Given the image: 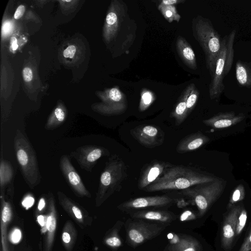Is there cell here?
I'll use <instances>...</instances> for the list:
<instances>
[{
    "instance_id": "obj_1",
    "label": "cell",
    "mask_w": 251,
    "mask_h": 251,
    "mask_svg": "<svg viewBox=\"0 0 251 251\" xmlns=\"http://www.w3.org/2000/svg\"><path fill=\"white\" fill-rule=\"evenodd\" d=\"M215 178L184 166H172L162 176L144 190L147 192L182 190L197 184L211 182Z\"/></svg>"
},
{
    "instance_id": "obj_2",
    "label": "cell",
    "mask_w": 251,
    "mask_h": 251,
    "mask_svg": "<svg viewBox=\"0 0 251 251\" xmlns=\"http://www.w3.org/2000/svg\"><path fill=\"white\" fill-rule=\"evenodd\" d=\"M192 28L193 36L203 50L206 67L212 76L221 49L222 39L209 19L201 15L193 19Z\"/></svg>"
},
{
    "instance_id": "obj_3",
    "label": "cell",
    "mask_w": 251,
    "mask_h": 251,
    "mask_svg": "<svg viewBox=\"0 0 251 251\" xmlns=\"http://www.w3.org/2000/svg\"><path fill=\"white\" fill-rule=\"evenodd\" d=\"M14 148L24 178L30 188H34L41 179L36 153L25 134L19 129L14 137Z\"/></svg>"
},
{
    "instance_id": "obj_4",
    "label": "cell",
    "mask_w": 251,
    "mask_h": 251,
    "mask_svg": "<svg viewBox=\"0 0 251 251\" xmlns=\"http://www.w3.org/2000/svg\"><path fill=\"white\" fill-rule=\"evenodd\" d=\"M226 184V181L224 180L216 178L211 182L197 184L182 190L181 193L190 198L197 206L198 216L201 217L221 195Z\"/></svg>"
},
{
    "instance_id": "obj_5",
    "label": "cell",
    "mask_w": 251,
    "mask_h": 251,
    "mask_svg": "<svg viewBox=\"0 0 251 251\" xmlns=\"http://www.w3.org/2000/svg\"><path fill=\"white\" fill-rule=\"evenodd\" d=\"M126 169L124 162L116 156L111 157L106 162L101 174L97 198L102 201L119 191L126 178Z\"/></svg>"
},
{
    "instance_id": "obj_6",
    "label": "cell",
    "mask_w": 251,
    "mask_h": 251,
    "mask_svg": "<svg viewBox=\"0 0 251 251\" xmlns=\"http://www.w3.org/2000/svg\"><path fill=\"white\" fill-rule=\"evenodd\" d=\"M170 224L128 219L124 225L126 242L129 246L135 248L159 235Z\"/></svg>"
},
{
    "instance_id": "obj_7",
    "label": "cell",
    "mask_w": 251,
    "mask_h": 251,
    "mask_svg": "<svg viewBox=\"0 0 251 251\" xmlns=\"http://www.w3.org/2000/svg\"><path fill=\"white\" fill-rule=\"evenodd\" d=\"M227 60L226 35L222 39V47L216 62L214 72L211 76L209 93L211 100L219 98L224 89L223 79Z\"/></svg>"
},
{
    "instance_id": "obj_8",
    "label": "cell",
    "mask_w": 251,
    "mask_h": 251,
    "mask_svg": "<svg viewBox=\"0 0 251 251\" xmlns=\"http://www.w3.org/2000/svg\"><path fill=\"white\" fill-rule=\"evenodd\" d=\"M108 154V150L102 147L85 145L77 148L70 155L76 160L81 169L91 172L98 160Z\"/></svg>"
},
{
    "instance_id": "obj_9",
    "label": "cell",
    "mask_w": 251,
    "mask_h": 251,
    "mask_svg": "<svg viewBox=\"0 0 251 251\" xmlns=\"http://www.w3.org/2000/svg\"><path fill=\"white\" fill-rule=\"evenodd\" d=\"M131 135L142 146L153 148L161 145L164 133L158 127L150 125H141L130 130Z\"/></svg>"
},
{
    "instance_id": "obj_10",
    "label": "cell",
    "mask_w": 251,
    "mask_h": 251,
    "mask_svg": "<svg viewBox=\"0 0 251 251\" xmlns=\"http://www.w3.org/2000/svg\"><path fill=\"white\" fill-rule=\"evenodd\" d=\"M59 167L66 182L75 193L81 196H90L89 192L68 156L64 155L61 156Z\"/></svg>"
},
{
    "instance_id": "obj_11",
    "label": "cell",
    "mask_w": 251,
    "mask_h": 251,
    "mask_svg": "<svg viewBox=\"0 0 251 251\" xmlns=\"http://www.w3.org/2000/svg\"><path fill=\"white\" fill-rule=\"evenodd\" d=\"M105 100L108 104L98 108V111L101 114L106 115L121 114L127 108L126 97L118 87L110 89Z\"/></svg>"
},
{
    "instance_id": "obj_12",
    "label": "cell",
    "mask_w": 251,
    "mask_h": 251,
    "mask_svg": "<svg viewBox=\"0 0 251 251\" xmlns=\"http://www.w3.org/2000/svg\"><path fill=\"white\" fill-rule=\"evenodd\" d=\"M174 201L173 199L166 195L139 197L122 203L118 208L122 211H127L150 207H163Z\"/></svg>"
},
{
    "instance_id": "obj_13",
    "label": "cell",
    "mask_w": 251,
    "mask_h": 251,
    "mask_svg": "<svg viewBox=\"0 0 251 251\" xmlns=\"http://www.w3.org/2000/svg\"><path fill=\"white\" fill-rule=\"evenodd\" d=\"M167 237L169 243L164 251H202L199 241L192 236L170 233Z\"/></svg>"
},
{
    "instance_id": "obj_14",
    "label": "cell",
    "mask_w": 251,
    "mask_h": 251,
    "mask_svg": "<svg viewBox=\"0 0 251 251\" xmlns=\"http://www.w3.org/2000/svg\"><path fill=\"white\" fill-rule=\"evenodd\" d=\"M241 208L240 205L232 207L225 219L222 226V246L226 250L230 248L234 240L237 221Z\"/></svg>"
},
{
    "instance_id": "obj_15",
    "label": "cell",
    "mask_w": 251,
    "mask_h": 251,
    "mask_svg": "<svg viewBox=\"0 0 251 251\" xmlns=\"http://www.w3.org/2000/svg\"><path fill=\"white\" fill-rule=\"evenodd\" d=\"M171 166L172 165L168 162L157 160L152 162L141 174L138 183V188L142 190L147 187Z\"/></svg>"
},
{
    "instance_id": "obj_16",
    "label": "cell",
    "mask_w": 251,
    "mask_h": 251,
    "mask_svg": "<svg viewBox=\"0 0 251 251\" xmlns=\"http://www.w3.org/2000/svg\"><path fill=\"white\" fill-rule=\"evenodd\" d=\"M128 214L132 219L153 221L167 224H170L177 218L175 214L165 210H140L130 211Z\"/></svg>"
},
{
    "instance_id": "obj_17",
    "label": "cell",
    "mask_w": 251,
    "mask_h": 251,
    "mask_svg": "<svg viewBox=\"0 0 251 251\" xmlns=\"http://www.w3.org/2000/svg\"><path fill=\"white\" fill-rule=\"evenodd\" d=\"M245 118L244 114H236L234 112L219 113L213 117L203 121V123L216 129L224 128L235 125Z\"/></svg>"
},
{
    "instance_id": "obj_18",
    "label": "cell",
    "mask_w": 251,
    "mask_h": 251,
    "mask_svg": "<svg viewBox=\"0 0 251 251\" xmlns=\"http://www.w3.org/2000/svg\"><path fill=\"white\" fill-rule=\"evenodd\" d=\"M209 137L201 132L191 134L183 138L178 144L176 150L178 153L195 151L208 143Z\"/></svg>"
},
{
    "instance_id": "obj_19",
    "label": "cell",
    "mask_w": 251,
    "mask_h": 251,
    "mask_svg": "<svg viewBox=\"0 0 251 251\" xmlns=\"http://www.w3.org/2000/svg\"><path fill=\"white\" fill-rule=\"evenodd\" d=\"M176 49L179 56L184 64L192 70H196L197 64L195 52L184 37L181 36L177 37Z\"/></svg>"
},
{
    "instance_id": "obj_20",
    "label": "cell",
    "mask_w": 251,
    "mask_h": 251,
    "mask_svg": "<svg viewBox=\"0 0 251 251\" xmlns=\"http://www.w3.org/2000/svg\"><path fill=\"white\" fill-rule=\"evenodd\" d=\"M186 97L187 90L185 89L170 115V117L175 119L176 124L177 126L181 124L187 117Z\"/></svg>"
},
{
    "instance_id": "obj_21",
    "label": "cell",
    "mask_w": 251,
    "mask_h": 251,
    "mask_svg": "<svg viewBox=\"0 0 251 251\" xmlns=\"http://www.w3.org/2000/svg\"><path fill=\"white\" fill-rule=\"evenodd\" d=\"M236 77L241 86L251 87V69L246 63L240 60L236 64Z\"/></svg>"
},
{
    "instance_id": "obj_22",
    "label": "cell",
    "mask_w": 251,
    "mask_h": 251,
    "mask_svg": "<svg viewBox=\"0 0 251 251\" xmlns=\"http://www.w3.org/2000/svg\"><path fill=\"white\" fill-rule=\"evenodd\" d=\"M66 118L67 113L65 109L61 106H58L48 118L45 128L48 130L54 129L62 125Z\"/></svg>"
},
{
    "instance_id": "obj_23",
    "label": "cell",
    "mask_w": 251,
    "mask_h": 251,
    "mask_svg": "<svg viewBox=\"0 0 251 251\" xmlns=\"http://www.w3.org/2000/svg\"><path fill=\"white\" fill-rule=\"evenodd\" d=\"M13 177V169L11 163L4 159L0 163V186L5 187L11 182Z\"/></svg>"
},
{
    "instance_id": "obj_24",
    "label": "cell",
    "mask_w": 251,
    "mask_h": 251,
    "mask_svg": "<svg viewBox=\"0 0 251 251\" xmlns=\"http://www.w3.org/2000/svg\"><path fill=\"white\" fill-rule=\"evenodd\" d=\"M236 30H233L226 35L227 60L225 71L226 75L230 71L233 64L234 57L233 43L236 36Z\"/></svg>"
},
{
    "instance_id": "obj_25",
    "label": "cell",
    "mask_w": 251,
    "mask_h": 251,
    "mask_svg": "<svg viewBox=\"0 0 251 251\" xmlns=\"http://www.w3.org/2000/svg\"><path fill=\"white\" fill-rule=\"evenodd\" d=\"M186 89L187 90L186 113L188 116L196 104L199 96V92L194 83L189 84Z\"/></svg>"
},
{
    "instance_id": "obj_26",
    "label": "cell",
    "mask_w": 251,
    "mask_h": 251,
    "mask_svg": "<svg viewBox=\"0 0 251 251\" xmlns=\"http://www.w3.org/2000/svg\"><path fill=\"white\" fill-rule=\"evenodd\" d=\"M125 223L123 221H118L112 231V233L106 240V244L113 249H118L122 245V241L120 237L119 232Z\"/></svg>"
},
{
    "instance_id": "obj_27",
    "label": "cell",
    "mask_w": 251,
    "mask_h": 251,
    "mask_svg": "<svg viewBox=\"0 0 251 251\" xmlns=\"http://www.w3.org/2000/svg\"><path fill=\"white\" fill-rule=\"evenodd\" d=\"M158 9L168 22L172 23L174 21L176 22H179L181 16L177 13L175 6L159 4Z\"/></svg>"
},
{
    "instance_id": "obj_28",
    "label": "cell",
    "mask_w": 251,
    "mask_h": 251,
    "mask_svg": "<svg viewBox=\"0 0 251 251\" xmlns=\"http://www.w3.org/2000/svg\"><path fill=\"white\" fill-rule=\"evenodd\" d=\"M155 100V95L151 91L143 89L141 92L139 110L141 112L145 111L151 105Z\"/></svg>"
},
{
    "instance_id": "obj_29",
    "label": "cell",
    "mask_w": 251,
    "mask_h": 251,
    "mask_svg": "<svg viewBox=\"0 0 251 251\" xmlns=\"http://www.w3.org/2000/svg\"><path fill=\"white\" fill-rule=\"evenodd\" d=\"M245 195L244 186L241 184L238 185L232 193L227 205L228 208H232L235 203L244 200Z\"/></svg>"
},
{
    "instance_id": "obj_30",
    "label": "cell",
    "mask_w": 251,
    "mask_h": 251,
    "mask_svg": "<svg viewBox=\"0 0 251 251\" xmlns=\"http://www.w3.org/2000/svg\"><path fill=\"white\" fill-rule=\"evenodd\" d=\"M247 219V212L244 207H242L239 214L235 231V235H239L245 227Z\"/></svg>"
},
{
    "instance_id": "obj_31",
    "label": "cell",
    "mask_w": 251,
    "mask_h": 251,
    "mask_svg": "<svg viewBox=\"0 0 251 251\" xmlns=\"http://www.w3.org/2000/svg\"><path fill=\"white\" fill-rule=\"evenodd\" d=\"M197 218V216L191 210H186L181 213L179 220L182 222L194 220Z\"/></svg>"
},
{
    "instance_id": "obj_32",
    "label": "cell",
    "mask_w": 251,
    "mask_h": 251,
    "mask_svg": "<svg viewBox=\"0 0 251 251\" xmlns=\"http://www.w3.org/2000/svg\"><path fill=\"white\" fill-rule=\"evenodd\" d=\"M239 251H251V229Z\"/></svg>"
},
{
    "instance_id": "obj_33",
    "label": "cell",
    "mask_w": 251,
    "mask_h": 251,
    "mask_svg": "<svg viewBox=\"0 0 251 251\" xmlns=\"http://www.w3.org/2000/svg\"><path fill=\"white\" fill-rule=\"evenodd\" d=\"M11 217V211L8 205L5 204L3 208L2 211V219L4 222L10 220Z\"/></svg>"
},
{
    "instance_id": "obj_34",
    "label": "cell",
    "mask_w": 251,
    "mask_h": 251,
    "mask_svg": "<svg viewBox=\"0 0 251 251\" xmlns=\"http://www.w3.org/2000/svg\"><path fill=\"white\" fill-rule=\"evenodd\" d=\"M76 50L75 47L74 46H69L63 52V55L65 57L73 58L75 54Z\"/></svg>"
},
{
    "instance_id": "obj_35",
    "label": "cell",
    "mask_w": 251,
    "mask_h": 251,
    "mask_svg": "<svg viewBox=\"0 0 251 251\" xmlns=\"http://www.w3.org/2000/svg\"><path fill=\"white\" fill-rule=\"evenodd\" d=\"M23 76L25 81L29 82L31 81L32 78V72L31 70L28 67L25 68L23 71Z\"/></svg>"
},
{
    "instance_id": "obj_36",
    "label": "cell",
    "mask_w": 251,
    "mask_h": 251,
    "mask_svg": "<svg viewBox=\"0 0 251 251\" xmlns=\"http://www.w3.org/2000/svg\"><path fill=\"white\" fill-rule=\"evenodd\" d=\"M185 1V0H162L159 4L162 5H174L183 3Z\"/></svg>"
},
{
    "instance_id": "obj_37",
    "label": "cell",
    "mask_w": 251,
    "mask_h": 251,
    "mask_svg": "<svg viewBox=\"0 0 251 251\" xmlns=\"http://www.w3.org/2000/svg\"><path fill=\"white\" fill-rule=\"evenodd\" d=\"M21 237V231L18 229H16L13 232V233L12 234V236H11L12 241L14 243H17L19 242V241L20 240Z\"/></svg>"
},
{
    "instance_id": "obj_38",
    "label": "cell",
    "mask_w": 251,
    "mask_h": 251,
    "mask_svg": "<svg viewBox=\"0 0 251 251\" xmlns=\"http://www.w3.org/2000/svg\"><path fill=\"white\" fill-rule=\"evenodd\" d=\"M25 11V7L23 5H20L17 8L14 14V18L19 19L22 17Z\"/></svg>"
},
{
    "instance_id": "obj_39",
    "label": "cell",
    "mask_w": 251,
    "mask_h": 251,
    "mask_svg": "<svg viewBox=\"0 0 251 251\" xmlns=\"http://www.w3.org/2000/svg\"><path fill=\"white\" fill-rule=\"evenodd\" d=\"M34 201V200L33 198L31 197H27L22 202V204L24 207L27 209L33 205Z\"/></svg>"
},
{
    "instance_id": "obj_40",
    "label": "cell",
    "mask_w": 251,
    "mask_h": 251,
    "mask_svg": "<svg viewBox=\"0 0 251 251\" xmlns=\"http://www.w3.org/2000/svg\"><path fill=\"white\" fill-rule=\"evenodd\" d=\"M72 211L75 217L78 219L82 218V214L80 209L76 206L73 205L72 207Z\"/></svg>"
},
{
    "instance_id": "obj_41",
    "label": "cell",
    "mask_w": 251,
    "mask_h": 251,
    "mask_svg": "<svg viewBox=\"0 0 251 251\" xmlns=\"http://www.w3.org/2000/svg\"><path fill=\"white\" fill-rule=\"evenodd\" d=\"M11 45L12 49L13 50H15L18 47L17 44V39L15 37H12L11 38Z\"/></svg>"
},
{
    "instance_id": "obj_42",
    "label": "cell",
    "mask_w": 251,
    "mask_h": 251,
    "mask_svg": "<svg viewBox=\"0 0 251 251\" xmlns=\"http://www.w3.org/2000/svg\"><path fill=\"white\" fill-rule=\"evenodd\" d=\"M55 219L54 217L52 216V220L51 223L48 228V229L50 232H52L55 228Z\"/></svg>"
},
{
    "instance_id": "obj_43",
    "label": "cell",
    "mask_w": 251,
    "mask_h": 251,
    "mask_svg": "<svg viewBox=\"0 0 251 251\" xmlns=\"http://www.w3.org/2000/svg\"><path fill=\"white\" fill-rule=\"evenodd\" d=\"M48 218L47 217H44L42 215H40L38 217L37 219L39 223L41 226H44L45 223L47 220Z\"/></svg>"
},
{
    "instance_id": "obj_44",
    "label": "cell",
    "mask_w": 251,
    "mask_h": 251,
    "mask_svg": "<svg viewBox=\"0 0 251 251\" xmlns=\"http://www.w3.org/2000/svg\"><path fill=\"white\" fill-rule=\"evenodd\" d=\"M62 239L65 243H68L70 241V236L67 232H64L62 235Z\"/></svg>"
},
{
    "instance_id": "obj_45",
    "label": "cell",
    "mask_w": 251,
    "mask_h": 251,
    "mask_svg": "<svg viewBox=\"0 0 251 251\" xmlns=\"http://www.w3.org/2000/svg\"><path fill=\"white\" fill-rule=\"evenodd\" d=\"M45 205V201L44 198H41L39 202L38 208L39 210H42Z\"/></svg>"
},
{
    "instance_id": "obj_46",
    "label": "cell",
    "mask_w": 251,
    "mask_h": 251,
    "mask_svg": "<svg viewBox=\"0 0 251 251\" xmlns=\"http://www.w3.org/2000/svg\"><path fill=\"white\" fill-rule=\"evenodd\" d=\"M63 1H65V2H70V1H71V0H63Z\"/></svg>"
}]
</instances>
